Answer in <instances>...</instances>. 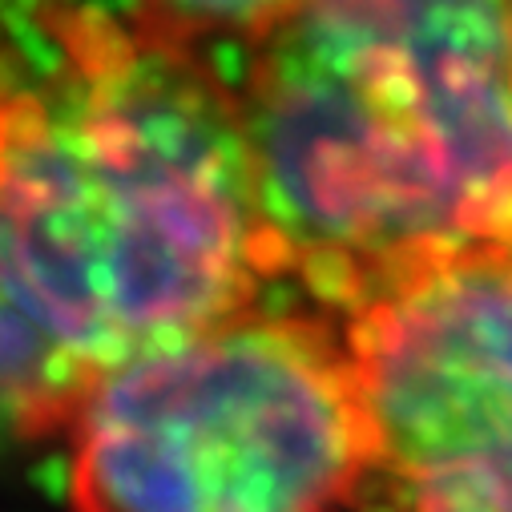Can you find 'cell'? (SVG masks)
<instances>
[{
	"label": "cell",
	"instance_id": "obj_1",
	"mask_svg": "<svg viewBox=\"0 0 512 512\" xmlns=\"http://www.w3.org/2000/svg\"><path fill=\"white\" fill-rule=\"evenodd\" d=\"M234 9H33L0 81V440L65 432L101 375L279 275Z\"/></svg>",
	"mask_w": 512,
	"mask_h": 512
},
{
	"label": "cell",
	"instance_id": "obj_2",
	"mask_svg": "<svg viewBox=\"0 0 512 512\" xmlns=\"http://www.w3.org/2000/svg\"><path fill=\"white\" fill-rule=\"evenodd\" d=\"M234 53L279 275L335 319L456 254L512 246L504 5H263Z\"/></svg>",
	"mask_w": 512,
	"mask_h": 512
},
{
	"label": "cell",
	"instance_id": "obj_3",
	"mask_svg": "<svg viewBox=\"0 0 512 512\" xmlns=\"http://www.w3.org/2000/svg\"><path fill=\"white\" fill-rule=\"evenodd\" d=\"M65 440L77 512H343L367 480L343 319L263 303L101 375Z\"/></svg>",
	"mask_w": 512,
	"mask_h": 512
},
{
	"label": "cell",
	"instance_id": "obj_4",
	"mask_svg": "<svg viewBox=\"0 0 512 512\" xmlns=\"http://www.w3.org/2000/svg\"><path fill=\"white\" fill-rule=\"evenodd\" d=\"M375 512H512V246L444 259L343 319Z\"/></svg>",
	"mask_w": 512,
	"mask_h": 512
},
{
	"label": "cell",
	"instance_id": "obj_5",
	"mask_svg": "<svg viewBox=\"0 0 512 512\" xmlns=\"http://www.w3.org/2000/svg\"><path fill=\"white\" fill-rule=\"evenodd\" d=\"M21 49V13H0V81L9 77Z\"/></svg>",
	"mask_w": 512,
	"mask_h": 512
},
{
	"label": "cell",
	"instance_id": "obj_6",
	"mask_svg": "<svg viewBox=\"0 0 512 512\" xmlns=\"http://www.w3.org/2000/svg\"><path fill=\"white\" fill-rule=\"evenodd\" d=\"M508 33H512V9H508Z\"/></svg>",
	"mask_w": 512,
	"mask_h": 512
}]
</instances>
